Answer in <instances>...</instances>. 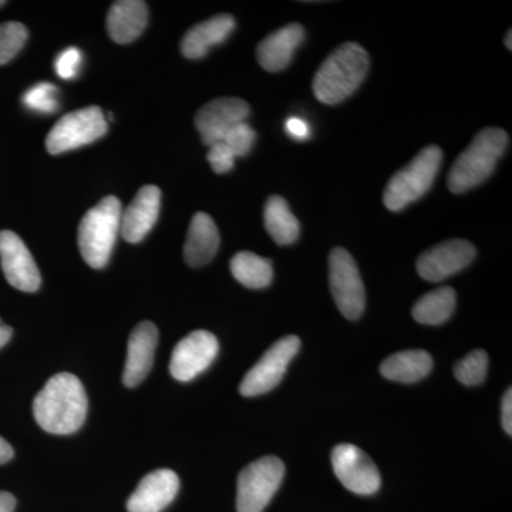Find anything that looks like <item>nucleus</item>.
Masks as SVG:
<instances>
[{"label": "nucleus", "mask_w": 512, "mask_h": 512, "mask_svg": "<svg viewBox=\"0 0 512 512\" xmlns=\"http://www.w3.org/2000/svg\"><path fill=\"white\" fill-rule=\"evenodd\" d=\"M443 161V151L437 146L421 150L409 164L390 178L384 190V205L390 211H402L407 205L420 200L430 190Z\"/></svg>", "instance_id": "5"}, {"label": "nucleus", "mask_w": 512, "mask_h": 512, "mask_svg": "<svg viewBox=\"0 0 512 512\" xmlns=\"http://www.w3.org/2000/svg\"><path fill=\"white\" fill-rule=\"evenodd\" d=\"M157 342L158 330L154 323L143 322L134 328L128 339L127 360L123 373L124 386L136 387L144 382L153 367Z\"/></svg>", "instance_id": "17"}, {"label": "nucleus", "mask_w": 512, "mask_h": 512, "mask_svg": "<svg viewBox=\"0 0 512 512\" xmlns=\"http://www.w3.org/2000/svg\"><path fill=\"white\" fill-rule=\"evenodd\" d=\"M220 248V232L210 215L197 212L188 228L184 245L185 262L191 268H201L210 264Z\"/></svg>", "instance_id": "19"}, {"label": "nucleus", "mask_w": 512, "mask_h": 512, "mask_svg": "<svg viewBox=\"0 0 512 512\" xmlns=\"http://www.w3.org/2000/svg\"><path fill=\"white\" fill-rule=\"evenodd\" d=\"M249 113L251 107L247 101L237 97H220L205 104L198 111L195 116V127L200 131L202 143L210 147L224 140L231 128L244 123Z\"/></svg>", "instance_id": "12"}, {"label": "nucleus", "mask_w": 512, "mask_h": 512, "mask_svg": "<svg viewBox=\"0 0 512 512\" xmlns=\"http://www.w3.org/2000/svg\"><path fill=\"white\" fill-rule=\"evenodd\" d=\"M148 9L140 0H121L113 3L107 16V30L114 42L127 45L146 29Z\"/></svg>", "instance_id": "21"}, {"label": "nucleus", "mask_w": 512, "mask_h": 512, "mask_svg": "<svg viewBox=\"0 0 512 512\" xmlns=\"http://www.w3.org/2000/svg\"><path fill=\"white\" fill-rule=\"evenodd\" d=\"M180 490V478L171 470H157L140 481L127 501L128 512H161L173 503Z\"/></svg>", "instance_id": "15"}, {"label": "nucleus", "mask_w": 512, "mask_h": 512, "mask_svg": "<svg viewBox=\"0 0 512 512\" xmlns=\"http://www.w3.org/2000/svg\"><path fill=\"white\" fill-rule=\"evenodd\" d=\"M59 90L55 84L39 83L30 87L23 96V104L36 113L52 114L59 109Z\"/></svg>", "instance_id": "28"}, {"label": "nucleus", "mask_w": 512, "mask_h": 512, "mask_svg": "<svg viewBox=\"0 0 512 512\" xmlns=\"http://www.w3.org/2000/svg\"><path fill=\"white\" fill-rule=\"evenodd\" d=\"M13 330L9 328L5 323L0 322V349L9 342L10 338H12Z\"/></svg>", "instance_id": "36"}, {"label": "nucleus", "mask_w": 512, "mask_h": 512, "mask_svg": "<svg viewBox=\"0 0 512 512\" xmlns=\"http://www.w3.org/2000/svg\"><path fill=\"white\" fill-rule=\"evenodd\" d=\"M286 133L295 140H306L309 137V127L305 121L298 119V117H291L286 121Z\"/></svg>", "instance_id": "32"}, {"label": "nucleus", "mask_w": 512, "mask_h": 512, "mask_svg": "<svg viewBox=\"0 0 512 512\" xmlns=\"http://www.w3.org/2000/svg\"><path fill=\"white\" fill-rule=\"evenodd\" d=\"M303 39L305 29L299 23H291L266 36L256 47V57L262 69L271 73L286 69Z\"/></svg>", "instance_id": "18"}, {"label": "nucleus", "mask_w": 512, "mask_h": 512, "mask_svg": "<svg viewBox=\"0 0 512 512\" xmlns=\"http://www.w3.org/2000/svg\"><path fill=\"white\" fill-rule=\"evenodd\" d=\"M235 19L231 15H218L198 23L188 30L181 40V52L187 59L197 60L207 56L212 46L225 42L234 32Z\"/></svg>", "instance_id": "20"}, {"label": "nucleus", "mask_w": 512, "mask_h": 512, "mask_svg": "<svg viewBox=\"0 0 512 512\" xmlns=\"http://www.w3.org/2000/svg\"><path fill=\"white\" fill-rule=\"evenodd\" d=\"M508 147V134L503 128L481 130L470 146L458 156L448 174L447 185L454 194L473 190L484 183Z\"/></svg>", "instance_id": "3"}, {"label": "nucleus", "mask_w": 512, "mask_h": 512, "mask_svg": "<svg viewBox=\"0 0 512 512\" xmlns=\"http://www.w3.org/2000/svg\"><path fill=\"white\" fill-rule=\"evenodd\" d=\"M212 170L217 174H225L234 168L235 156L224 141L212 144L207 154Z\"/></svg>", "instance_id": "31"}, {"label": "nucleus", "mask_w": 512, "mask_h": 512, "mask_svg": "<svg viewBox=\"0 0 512 512\" xmlns=\"http://www.w3.org/2000/svg\"><path fill=\"white\" fill-rule=\"evenodd\" d=\"M488 369V356L484 350H473L466 357L458 360L454 366V375L458 382L466 386H478L484 382Z\"/></svg>", "instance_id": "26"}, {"label": "nucleus", "mask_w": 512, "mask_h": 512, "mask_svg": "<svg viewBox=\"0 0 512 512\" xmlns=\"http://www.w3.org/2000/svg\"><path fill=\"white\" fill-rule=\"evenodd\" d=\"M284 477L285 466L278 457H262L249 464L238 477L237 511H264Z\"/></svg>", "instance_id": "6"}, {"label": "nucleus", "mask_w": 512, "mask_h": 512, "mask_svg": "<svg viewBox=\"0 0 512 512\" xmlns=\"http://www.w3.org/2000/svg\"><path fill=\"white\" fill-rule=\"evenodd\" d=\"M121 202L119 198H103L84 215L79 227V249L84 261L94 269L109 264L111 252L120 234Z\"/></svg>", "instance_id": "4"}, {"label": "nucleus", "mask_w": 512, "mask_h": 512, "mask_svg": "<svg viewBox=\"0 0 512 512\" xmlns=\"http://www.w3.org/2000/svg\"><path fill=\"white\" fill-rule=\"evenodd\" d=\"M87 402L83 383L72 373H59L47 380L33 402L36 423L50 434L76 433L86 420Z\"/></svg>", "instance_id": "1"}, {"label": "nucleus", "mask_w": 512, "mask_h": 512, "mask_svg": "<svg viewBox=\"0 0 512 512\" xmlns=\"http://www.w3.org/2000/svg\"><path fill=\"white\" fill-rule=\"evenodd\" d=\"M161 191L156 185H146L121 214L120 234L130 244H138L154 228L160 215Z\"/></svg>", "instance_id": "16"}, {"label": "nucleus", "mask_w": 512, "mask_h": 512, "mask_svg": "<svg viewBox=\"0 0 512 512\" xmlns=\"http://www.w3.org/2000/svg\"><path fill=\"white\" fill-rule=\"evenodd\" d=\"M476 258V248L466 239L441 242L420 255L417 272L430 282H440L463 271Z\"/></svg>", "instance_id": "14"}, {"label": "nucleus", "mask_w": 512, "mask_h": 512, "mask_svg": "<svg viewBox=\"0 0 512 512\" xmlns=\"http://www.w3.org/2000/svg\"><path fill=\"white\" fill-rule=\"evenodd\" d=\"M456 292L450 286L426 293L416 302L413 318L421 325H441L453 315L456 309Z\"/></svg>", "instance_id": "24"}, {"label": "nucleus", "mask_w": 512, "mask_h": 512, "mask_svg": "<svg viewBox=\"0 0 512 512\" xmlns=\"http://www.w3.org/2000/svg\"><path fill=\"white\" fill-rule=\"evenodd\" d=\"M255 138L256 134L254 128L249 126L247 121H244V123L231 128L222 141L227 144L229 150H231L235 158H237L249 154V151L254 147Z\"/></svg>", "instance_id": "29"}, {"label": "nucleus", "mask_w": 512, "mask_h": 512, "mask_svg": "<svg viewBox=\"0 0 512 512\" xmlns=\"http://www.w3.org/2000/svg\"><path fill=\"white\" fill-rule=\"evenodd\" d=\"M369 66V55L359 43H345L320 64L312 83L313 94L329 106L342 103L359 89Z\"/></svg>", "instance_id": "2"}, {"label": "nucleus", "mask_w": 512, "mask_h": 512, "mask_svg": "<svg viewBox=\"0 0 512 512\" xmlns=\"http://www.w3.org/2000/svg\"><path fill=\"white\" fill-rule=\"evenodd\" d=\"M107 133V120L103 110L97 106L72 111L57 121L46 137V148L50 154L66 153L76 150Z\"/></svg>", "instance_id": "7"}, {"label": "nucleus", "mask_w": 512, "mask_h": 512, "mask_svg": "<svg viewBox=\"0 0 512 512\" xmlns=\"http://www.w3.org/2000/svg\"><path fill=\"white\" fill-rule=\"evenodd\" d=\"M299 349L301 340L295 335L285 336L274 343L242 380L239 386L242 396L255 397L271 392L281 382Z\"/></svg>", "instance_id": "9"}, {"label": "nucleus", "mask_w": 512, "mask_h": 512, "mask_svg": "<svg viewBox=\"0 0 512 512\" xmlns=\"http://www.w3.org/2000/svg\"><path fill=\"white\" fill-rule=\"evenodd\" d=\"M329 284L339 311L350 320L365 312L366 293L355 259L346 249L335 248L329 256Z\"/></svg>", "instance_id": "8"}, {"label": "nucleus", "mask_w": 512, "mask_h": 512, "mask_svg": "<svg viewBox=\"0 0 512 512\" xmlns=\"http://www.w3.org/2000/svg\"><path fill=\"white\" fill-rule=\"evenodd\" d=\"M433 369V357L426 350H404L387 357L380 366L386 379L400 383H416Z\"/></svg>", "instance_id": "22"}, {"label": "nucleus", "mask_w": 512, "mask_h": 512, "mask_svg": "<svg viewBox=\"0 0 512 512\" xmlns=\"http://www.w3.org/2000/svg\"><path fill=\"white\" fill-rule=\"evenodd\" d=\"M231 272L239 284L249 289H264L271 285L274 278V269L269 259L252 254V252H238L231 259Z\"/></svg>", "instance_id": "25"}, {"label": "nucleus", "mask_w": 512, "mask_h": 512, "mask_svg": "<svg viewBox=\"0 0 512 512\" xmlns=\"http://www.w3.org/2000/svg\"><path fill=\"white\" fill-rule=\"evenodd\" d=\"M13 456H15L13 447L3 437H0V464L9 463Z\"/></svg>", "instance_id": "35"}, {"label": "nucleus", "mask_w": 512, "mask_h": 512, "mask_svg": "<svg viewBox=\"0 0 512 512\" xmlns=\"http://www.w3.org/2000/svg\"><path fill=\"white\" fill-rule=\"evenodd\" d=\"M83 56L77 47H69L57 56L55 69L57 76L63 80H72L80 72Z\"/></svg>", "instance_id": "30"}, {"label": "nucleus", "mask_w": 512, "mask_h": 512, "mask_svg": "<svg viewBox=\"0 0 512 512\" xmlns=\"http://www.w3.org/2000/svg\"><path fill=\"white\" fill-rule=\"evenodd\" d=\"M511 30H508L507 36H505V46L508 47V49H512V43H511Z\"/></svg>", "instance_id": "37"}, {"label": "nucleus", "mask_w": 512, "mask_h": 512, "mask_svg": "<svg viewBox=\"0 0 512 512\" xmlns=\"http://www.w3.org/2000/svg\"><path fill=\"white\" fill-rule=\"evenodd\" d=\"M332 466L343 487L359 495L379 491L382 478L372 458L353 444H339L332 453Z\"/></svg>", "instance_id": "10"}, {"label": "nucleus", "mask_w": 512, "mask_h": 512, "mask_svg": "<svg viewBox=\"0 0 512 512\" xmlns=\"http://www.w3.org/2000/svg\"><path fill=\"white\" fill-rule=\"evenodd\" d=\"M28 40V29L19 22L0 25V66L15 59Z\"/></svg>", "instance_id": "27"}, {"label": "nucleus", "mask_w": 512, "mask_h": 512, "mask_svg": "<svg viewBox=\"0 0 512 512\" xmlns=\"http://www.w3.org/2000/svg\"><path fill=\"white\" fill-rule=\"evenodd\" d=\"M16 508V498L6 491H0V512H13Z\"/></svg>", "instance_id": "34"}, {"label": "nucleus", "mask_w": 512, "mask_h": 512, "mask_svg": "<svg viewBox=\"0 0 512 512\" xmlns=\"http://www.w3.org/2000/svg\"><path fill=\"white\" fill-rule=\"evenodd\" d=\"M265 228L278 245H291L301 234L298 218L292 214L288 202L279 195H272L265 204Z\"/></svg>", "instance_id": "23"}, {"label": "nucleus", "mask_w": 512, "mask_h": 512, "mask_svg": "<svg viewBox=\"0 0 512 512\" xmlns=\"http://www.w3.org/2000/svg\"><path fill=\"white\" fill-rule=\"evenodd\" d=\"M6 5V2H3V0H0V8H2V6H5Z\"/></svg>", "instance_id": "38"}, {"label": "nucleus", "mask_w": 512, "mask_h": 512, "mask_svg": "<svg viewBox=\"0 0 512 512\" xmlns=\"http://www.w3.org/2000/svg\"><path fill=\"white\" fill-rule=\"evenodd\" d=\"M220 352V343L208 330H195L175 346L170 373L178 382H191L208 369Z\"/></svg>", "instance_id": "11"}, {"label": "nucleus", "mask_w": 512, "mask_h": 512, "mask_svg": "<svg viewBox=\"0 0 512 512\" xmlns=\"http://www.w3.org/2000/svg\"><path fill=\"white\" fill-rule=\"evenodd\" d=\"M0 264L13 288L22 292H36L40 288L42 276L35 259L15 232H0Z\"/></svg>", "instance_id": "13"}, {"label": "nucleus", "mask_w": 512, "mask_h": 512, "mask_svg": "<svg viewBox=\"0 0 512 512\" xmlns=\"http://www.w3.org/2000/svg\"><path fill=\"white\" fill-rule=\"evenodd\" d=\"M501 421L505 433L512 434V390L508 389L503 397V406H501Z\"/></svg>", "instance_id": "33"}]
</instances>
